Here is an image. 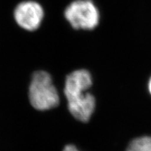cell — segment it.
<instances>
[{"label":"cell","mask_w":151,"mask_h":151,"mask_svg":"<svg viewBox=\"0 0 151 151\" xmlns=\"http://www.w3.org/2000/svg\"><path fill=\"white\" fill-rule=\"evenodd\" d=\"M64 16L77 30H92L100 21L99 10L92 0H74L66 7Z\"/></svg>","instance_id":"3957f363"},{"label":"cell","mask_w":151,"mask_h":151,"mask_svg":"<svg viewBox=\"0 0 151 151\" xmlns=\"http://www.w3.org/2000/svg\"><path fill=\"white\" fill-rule=\"evenodd\" d=\"M92 86V76L86 69L73 71L65 80L64 93L68 109L73 118L83 122L89 121L95 110V98L88 92Z\"/></svg>","instance_id":"6da1fadb"},{"label":"cell","mask_w":151,"mask_h":151,"mask_svg":"<svg viewBox=\"0 0 151 151\" xmlns=\"http://www.w3.org/2000/svg\"><path fill=\"white\" fill-rule=\"evenodd\" d=\"M14 16L20 27L32 32L40 27L44 17V10L39 3L28 0L22 1L16 6Z\"/></svg>","instance_id":"277c9868"},{"label":"cell","mask_w":151,"mask_h":151,"mask_svg":"<svg viewBox=\"0 0 151 151\" xmlns=\"http://www.w3.org/2000/svg\"><path fill=\"white\" fill-rule=\"evenodd\" d=\"M63 151H81L76 147L74 145L69 144L67 145L63 149Z\"/></svg>","instance_id":"8992f818"},{"label":"cell","mask_w":151,"mask_h":151,"mask_svg":"<svg viewBox=\"0 0 151 151\" xmlns=\"http://www.w3.org/2000/svg\"><path fill=\"white\" fill-rule=\"evenodd\" d=\"M126 151H151V137L143 136L133 139Z\"/></svg>","instance_id":"5b68a950"},{"label":"cell","mask_w":151,"mask_h":151,"mask_svg":"<svg viewBox=\"0 0 151 151\" xmlns=\"http://www.w3.org/2000/svg\"><path fill=\"white\" fill-rule=\"evenodd\" d=\"M29 99L31 105L39 111L50 110L59 105V94L48 72L37 71L33 73L29 88Z\"/></svg>","instance_id":"7a4b0ae2"},{"label":"cell","mask_w":151,"mask_h":151,"mask_svg":"<svg viewBox=\"0 0 151 151\" xmlns=\"http://www.w3.org/2000/svg\"><path fill=\"white\" fill-rule=\"evenodd\" d=\"M148 90L151 94V78H150V80H149V82H148Z\"/></svg>","instance_id":"52a82bcc"}]
</instances>
